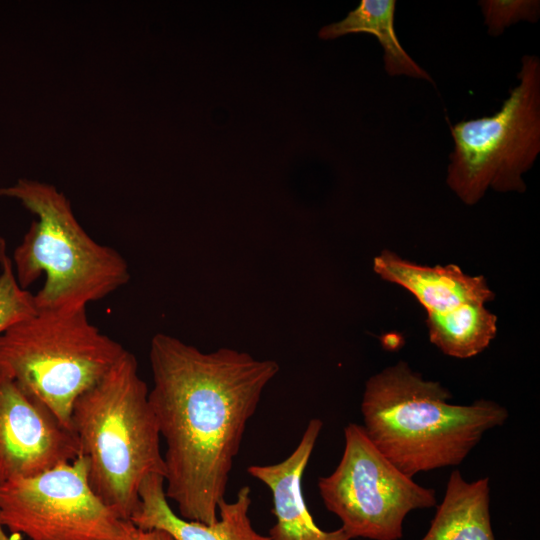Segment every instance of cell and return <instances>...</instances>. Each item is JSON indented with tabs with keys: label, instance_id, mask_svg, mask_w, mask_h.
Wrapping results in <instances>:
<instances>
[{
	"label": "cell",
	"instance_id": "5bb4252c",
	"mask_svg": "<svg viewBox=\"0 0 540 540\" xmlns=\"http://www.w3.org/2000/svg\"><path fill=\"white\" fill-rule=\"evenodd\" d=\"M395 9V0H361L344 19L322 27L318 36L330 40L354 33L372 34L382 47L384 69L389 76H407L434 85L430 74L400 44L394 27Z\"/></svg>",
	"mask_w": 540,
	"mask_h": 540
},
{
	"label": "cell",
	"instance_id": "5b68a950",
	"mask_svg": "<svg viewBox=\"0 0 540 540\" xmlns=\"http://www.w3.org/2000/svg\"><path fill=\"white\" fill-rule=\"evenodd\" d=\"M125 351L89 321L86 308L37 311L0 334V368L70 429L76 399Z\"/></svg>",
	"mask_w": 540,
	"mask_h": 540
},
{
	"label": "cell",
	"instance_id": "277c9868",
	"mask_svg": "<svg viewBox=\"0 0 540 540\" xmlns=\"http://www.w3.org/2000/svg\"><path fill=\"white\" fill-rule=\"evenodd\" d=\"M0 196L19 200L36 216L15 248L12 264L23 289L44 275L42 288L34 294L37 311L87 308L128 283L124 257L84 230L68 198L54 186L19 179L0 188Z\"/></svg>",
	"mask_w": 540,
	"mask_h": 540
},
{
	"label": "cell",
	"instance_id": "3957f363",
	"mask_svg": "<svg viewBox=\"0 0 540 540\" xmlns=\"http://www.w3.org/2000/svg\"><path fill=\"white\" fill-rule=\"evenodd\" d=\"M138 374L125 351L112 368L75 401L71 425L88 459V480L102 502L124 521L139 505V487L150 474L165 479L160 432Z\"/></svg>",
	"mask_w": 540,
	"mask_h": 540
},
{
	"label": "cell",
	"instance_id": "8fae6325",
	"mask_svg": "<svg viewBox=\"0 0 540 540\" xmlns=\"http://www.w3.org/2000/svg\"><path fill=\"white\" fill-rule=\"evenodd\" d=\"M160 474L146 476L140 484L139 505L130 522L141 529H161L174 540H270L258 533L249 517L251 490L243 486L236 498L218 504V519L212 524L190 521L172 510Z\"/></svg>",
	"mask_w": 540,
	"mask_h": 540
},
{
	"label": "cell",
	"instance_id": "7c38bea8",
	"mask_svg": "<svg viewBox=\"0 0 540 540\" xmlns=\"http://www.w3.org/2000/svg\"><path fill=\"white\" fill-rule=\"evenodd\" d=\"M374 271L407 289L427 311V317L447 316L471 304L494 299L483 276H469L457 265L425 266L384 250L374 258Z\"/></svg>",
	"mask_w": 540,
	"mask_h": 540
},
{
	"label": "cell",
	"instance_id": "9c48e42d",
	"mask_svg": "<svg viewBox=\"0 0 540 540\" xmlns=\"http://www.w3.org/2000/svg\"><path fill=\"white\" fill-rule=\"evenodd\" d=\"M80 455L74 431L0 368V486Z\"/></svg>",
	"mask_w": 540,
	"mask_h": 540
},
{
	"label": "cell",
	"instance_id": "7a4b0ae2",
	"mask_svg": "<svg viewBox=\"0 0 540 540\" xmlns=\"http://www.w3.org/2000/svg\"><path fill=\"white\" fill-rule=\"evenodd\" d=\"M439 382L425 380L404 361L371 376L361 402L362 425L374 446L409 477L461 464L483 435L509 413L492 401L449 402Z\"/></svg>",
	"mask_w": 540,
	"mask_h": 540
},
{
	"label": "cell",
	"instance_id": "4fadbf2b",
	"mask_svg": "<svg viewBox=\"0 0 540 540\" xmlns=\"http://www.w3.org/2000/svg\"><path fill=\"white\" fill-rule=\"evenodd\" d=\"M489 482L488 477L468 482L459 470L453 471L421 540H496L490 517Z\"/></svg>",
	"mask_w": 540,
	"mask_h": 540
},
{
	"label": "cell",
	"instance_id": "ba28073f",
	"mask_svg": "<svg viewBox=\"0 0 540 540\" xmlns=\"http://www.w3.org/2000/svg\"><path fill=\"white\" fill-rule=\"evenodd\" d=\"M88 459L58 464L0 486V523L29 540H118L121 520L90 487Z\"/></svg>",
	"mask_w": 540,
	"mask_h": 540
},
{
	"label": "cell",
	"instance_id": "e0dca14e",
	"mask_svg": "<svg viewBox=\"0 0 540 540\" xmlns=\"http://www.w3.org/2000/svg\"><path fill=\"white\" fill-rule=\"evenodd\" d=\"M479 6L488 34L494 37L516 22L534 23L540 15V2L536 0H482Z\"/></svg>",
	"mask_w": 540,
	"mask_h": 540
},
{
	"label": "cell",
	"instance_id": "8992f818",
	"mask_svg": "<svg viewBox=\"0 0 540 540\" xmlns=\"http://www.w3.org/2000/svg\"><path fill=\"white\" fill-rule=\"evenodd\" d=\"M510 90L491 116L450 125L454 147L446 182L467 205H474L488 188L524 192L523 174L540 152V60L524 55Z\"/></svg>",
	"mask_w": 540,
	"mask_h": 540
},
{
	"label": "cell",
	"instance_id": "9a60e30c",
	"mask_svg": "<svg viewBox=\"0 0 540 540\" xmlns=\"http://www.w3.org/2000/svg\"><path fill=\"white\" fill-rule=\"evenodd\" d=\"M430 341L444 354L465 359L486 349L497 332V317L485 304H471L442 317H427Z\"/></svg>",
	"mask_w": 540,
	"mask_h": 540
},
{
	"label": "cell",
	"instance_id": "ac0fdd59",
	"mask_svg": "<svg viewBox=\"0 0 540 540\" xmlns=\"http://www.w3.org/2000/svg\"><path fill=\"white\" fill-rule=\"evenodd\" d=\"M118 540H174L169 533L161 529H141L126 522L125 528Z\"/></svg>",
	"mask_w": 540,
	"mask_h": 540
},
{
	"label": "cell",
	"instance_id": "2e32d148",
	"mask_svg": "<svg viewBox=\"0 0 540 540\" xmlns=\"http://www.w3.org/2000/svg\"><path fill=\"white\" fill-rule=\"evenodd\" d=\"M1 266L0 334L37 312L34 294L19 285L11 259L7 258Z\"/></svg>",
	"mask_w": 540,
	"mask_h": 540
},
{
	"label": "cell",
	"instance_id": "d6986e66",
	"mask_svg": "<svg viewBox=\"0 0 540 540\" xmlns=\"http://www.w3.org/2000/svg\"><path fill=\"white\" fill-rule=\"evenodd\" d=\"M7 245L5 239L0 235V264H2L7 258Z\"/></svg>",
	"mask_w": 540,
	"mask_h": 540
},
{
	"label": "cell",
	"instance_id": "6da1fadb",
	"mask_svg": "<svg viewBox=\"0 0 540 540\" xmlns=\"http://www.w3.org/2000/svg\"><path fill=\"white\" fill-rule=\"evenodd\" d=\"M149 360L148 398L167 446L166 497L182 518L212 524L247 423L279 365L231 348L205 353L165 333L153 336Z\"/></svg>",
	"mask_w": 540,
	"mask_h": 540
},
{
	"label": "cell",
	"instance_id": "52a82bcc",
	"mask_svg": "<svg viewBox=\"0 0 540 540\" xmlns=\"http://www.w3.org/2000/svg\"><path fill=\"white\" fill-rule=\"evenodd\" d=\"M344 451L335 470L318 478L326 509L351 539L399 540L413 510L436 505V492L417 484L370 441L362 425L344 428Z\"/></svg>",
	"mask_w": 540,
	"mask_h": 540
},
{
	"label": "cell",
	"instance_id": "ffe728a7",
	"mask_svg": "<svg viewBox=\"0 0 540 540\" xmlns=\"http://www.w3.org/2000/svg\"><path fill=\"white\" fill-rule=\"evenodd\" d=\"M0 540H14L12 538V536H9L7 533H6V530L5 528L1 525L0 523Z\"/></svg>",
	"mask_w": 540,
	"mask_h": 540
},
{
	"label": "cell",
	"instance_id": "30bf717a",
	"mask_svg": "<svg viewBox=\"0 0 540 540\" xmlns=\"http://www.w3.org/2000/svg\"><path fill=\"white\" fill-rule=\"evenodd\" d=\"M322 427V420L311 419L286 459L247 468L248 474L266 485L272 494L276 521L269 529L270 540H351L341 528L325 531L316 525L303 495V474Z\"/></svg>",
	"mask_w": 540,
	"mask_h": 540
}]
</instances>
